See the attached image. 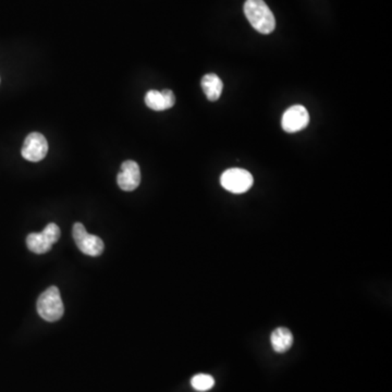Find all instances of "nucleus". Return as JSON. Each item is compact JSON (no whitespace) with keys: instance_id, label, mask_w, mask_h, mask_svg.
Masks as SVG:
<instances>
[{"instance_id":"1","label":"nucleus","mask_w":392,"mask_h":392,"mask_svg":"<svg viewBox=\"0 0 392 392\" xmlns=\"http://www.w3.org/2000/svg\"><path fill=\"white\" fill-rule=\"evenodd\" d=\"M243 10L249 22L260 34L267 36L275 31V15L264 0H246Z\"/></svg>"},{"instance_id":"2","label":"nucleus","mask_w":392,"mask_h":392,"mask_svg":"<svg viewBox=\"0 0 392 392\" xmlns=\"http://www.w3.org/2000/svg\"><path fill=\"white\" fill-rule=\"evenodd\" d=\"M36 308L40 317L46 322H53L61 320L65 313V306L58 288L50 287L44 291L38 297Z\"/></svg>"},{"instance_id":"3","label":"nucleus","mask_w":392,"mask_h":392,"mask_svg":"<svg viewBox=\"0 0 392 392\" xmlns=\"http://www.w3.org/2000/svg\"><path fill=\"white\" fill-rule=\"evenodd\" d=\"M61 229L56 224L46 226L40 233H30L26 237L29 250L36 254H44L53 248V245L61 237Z\"/></svg>"},{"instance_id":"4","label":"nucleus","mask_w":392,"mask_h":392,"mask_svg":"<svg viewBox=\"0 0 392 392\" xmlns=\"http://www.w3.org/2000/svg\"><path fill=\"white\" fill-rule=\"evenodd\" d=\"M253 182L254 180H253L252 175L241 168H231V169L226 170L220 177L221 187L235 194L248 192L252 187Z\"/></svg>"},{"instance_id":"5","label":"nucleus","mask_w":392,"mask_h":392,"mask_svg":"<svg viewBox=\"0 0 392 392\" xmlns=\"http://www.w3.org/2000/svg\"><path fill=\"white\" fill-rule=\"evenodd\" d=\"M73 239L79 250L93 258L100 256L104 251V242L97 235H90L81 223L75 224L72 229Z\"/></svg>"},{"instance_id":"6","label":"nucleus","mask_w":392,"mask_h":392,"mask_svg":"<svg viewBox=\"0 0 392 392\" xmlns=\"http://www.w3.org/2000/svg\"><path fill=\"white\" fill-rule=\"evenodd\" d=\"M310 123V113L302 105L288 108L281 119V127L287 133H297L304 130Z\"/></svg>"},{"instance_id":"7","label":"nucleus","mask_w":392,"mask_h":392,"mask_svg":"<svg viewBox=\"0 0 392 392\" xmlns=\"http://www.w3.org/2000/svg\"><path fill=\"white\" fill-rule=\"evenodd\" d=\"M47 152L48 142L44 135L38 132H32L25 138L22 150H21V154L24 159L38 163L46 157Z\"/></svg>"},{"instance_id":"8","label":"nucleus","mask_w":392,"mask_h":392,"mask_svg":"<svg viewBox=\"0 0 392 392\" xmlns=\"http://www.w3.org/2000/svg\"><path fill=\"white\" fill-rule=\"evenodd\" d=\"M117 182L121 190L131 192L138 189L141 183V170L133 160H127L121 165V171L117 177Z\"/></svg>"},{"instance_id":"9","label":"nucleus","mask_w":392,"mask_h":392,"mask_svg":"<svg viewBox=\"0 0 392 392\" xmlns=\"http://www.w3.org/2000/svg\"><path fill=\"white\" fill-rule=\"evenodd\" d=\"M203 91L205 93L206 97L210 102H217L221 96L224 90V83L221 79L215 73H208L202 79Z\"/></svg>"},{"instance_id":"10","label":"nucleus","mask_w":392,"mask_h":392,"mask_svg":"<svg viewBox=\"0 0 392 392\" xmlns=\"http://www.w3.org/2000/svg\"><path fill=\"white\" fill-rule=\"evenodd\" d=\"M272 349L277 353H285L289 350L293 345L292 332L288 328L280 327L274 330L270 337Z\"/></svg>"},{"instance_id":"11","label":"nucleus","mask_w":392,"mask_h":392,"mask_svg":"<svg viewBox=\"0 0 392 392\" xmlns=\"http://www.w3.org/2000/svg\"><path fill=\"white\" fill-rule=\"evenodd\" d=\"M145 104L148 108L155 111H164L167 110L166 107L165 98L159 91H148L145 95Z\"/></svg>"},{"instance_id":"12","label":"nucleus","mask_w":392,"mask_h":392,"mask_svg":"<svg viewBox=\"0 0 392 392\" xmlns=\"http://www.w3.org/2000/svg\"><path fill=\"white\" fill-rule=\"evenodd\" d=\"M191 385L198 391H208L215 385V379L207 374L195 375L194 377L191 379Z\"/></svg>"},{"instance_id":"13","label":"nucleus","mask_w":392,"mask_h":392,"mask_svg":"<svg viewBox=\"0 0 392 392\" xmlns=\"http://www.w3.org/2000/svg\"><path fill=\"white\" fill-rule=\"evenodd\" d=\"M162 94H163L164 98H165L166 107H167V109L173 107L175 104V96L173 91L164 90Z\"/></svg>"}]
</instances>
